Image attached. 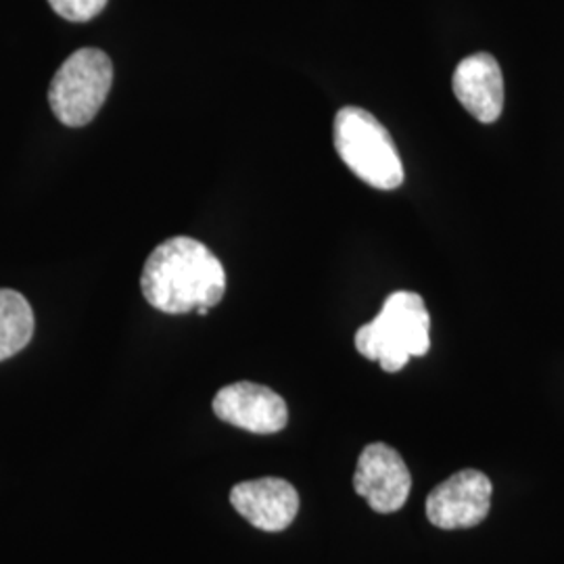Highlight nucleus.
Masks as SVG:
<instances>
[{"label":"nucleus","mask_w":564,"mask_h":564,"mask_svg":"<svg viewBox=\"0 0 564 564\" xmlns=\"http://www.w3.org/2000/svg\"><path fill=\"white\" fill-rule=\"evenodd\" d=\"M230 505L247 523L260 531L279 533L295 521L300 512V494L279 477L242 481L230 489Z\"/></svg>","instance_id":"6e6552de"},{"label":"nucleus","mask_w":564,"mask_h":564,"mask_svg":"<svg viewBox=\"0 0 564 564\" xmlns=\"http://www.w3.org/2000/svg\"><path fill=\"white\" fill-rule=\"evenodd\" d=\"M452 90L475 120L481 123L500 120L505 111V76L500 63L489 53L464 57L454 72Z\"/></svg>","instance_id":"1a4fd4ad"},{"label":"nucleus","mask_w":564,"mask_h":564,"mask_svg":"<svg viewBox=\"0 0 564 564\" xmlns=\"http://www.w3.org/2000/svg\"><path fill=\"white\" fill-rule=\"evenodd\" d=\"M34 335L30 302L13 289H0V362L20 354Z\"/></svg>","instance_id":"9d476101"},{"label":"nucleus","mask_w":564,"mask_h":564,"mask_svg":"<svg viewBox=\"0 0 564 564\" xmlns=\"http://www.w3.org/2000/svg\"><path fill=\"white\" fill-rule=\"evenodd\" d=\"M494 487L489 477L466 468L444 484L437 485L426 498V519L437 529H470L484 523L491 508Z\"/></svg>","instance_id":"39448f33"},{"label":"nucleus","mask_w":564,"mask_h":564,"mask_svg":"<svg viewBox=\"0 0 564 564\" xmlns=\"http://www.w3.org/2000/svg\"><path fill=\"white\" fill-rule=\"evenodd\" d=\"M431 347V316L419 293L395 291L384 300L379 316L356 333V349L384 372H400L410 358Z\"/></svg>","instance_id":"f03ea898"},{"label":"nucleus","mask_w":564,"mask_h":564,"mask_svg":"<svg viewBox=\"0 0 564 564\" xmlns=\"http://www.w3.org/2000/svg\"><path fill=\"white\" fill-rule=\"evenodd\" d=\"M354 489L375 512L391 514L408 502L412 475L398 449L387 444H370L358 458Z\"/></svg>","instance_id":"423d86ee"},{"label":"nucleus","mask_w":564,"mask_h":564,"mask_svg":"<svg viewBox=\"0 0 564 564\" xmlns=\"http://www.w3.org/2000/svg\"><path fill=\"white\" fill-rule=\"evenodd\" d=\"M333 141L341 162L372 188L395 191L403 184V163L389 130L362 107H343L335 116Z\"/></svg>","instance_id":"7ed1b4c3"},{"label":"nucleus","mask_w":564,"mask_h":564,"mask_svg":"<svg viewBox=\"0 0 564 564\" xmlns=\"http://www.w3.org/2000/svg\"><path fill=\"white\" fill-rule=\"evenodd\" d=\"M214 414L242 431L256 435H272L282 431L289 423V408L276 391L265 384H228L214 398Z\"/></svg>","instance_id":"0eeeda50"},{"label":"nucleus","mask_w":564,"mask_h":564,"mask_svg":"<svg viewBox=\"0 0 564 564\" xmlns=\"http://www.w3.org/2000/svg\"><path fill=\"white\" fill-rule=\"evenodd\" d=\"M113 84L111 59L99 48H80L61 65L48 88L55 118L69 128L95 120Z\"/></svg>","instance_id":"20e7f679"},{"label":"nucleus","mask_w":564,"mask_h":564,"mask_svg":"<svg viewBox=\"0 0 564 564\" xmlns=\"http://www.w3.org/2000/svg\"><path fill=\"white\" fill-rule=\"evenodd\" d=\"M144 300L163 314L212 310L226 293V270L216 253L191 237H174L155 247L142 268Z\"/></svg>","instance_id":"f257e3e1"},{"label":"nucleus","mask_w":564,"mask_h":564,"mask_svg":"<svg viewBox=\"0 0 564 564\" xmlns=\"http://www.w3.org/2000/svg\"><path fill=\"white\" fill-rule=\"evenodd\" d=\"M48 4L63 20L84 23L95 20L105 9L107 0H48Z\"/></svg>","instance_id":"9b49d317"}]
</instances>
